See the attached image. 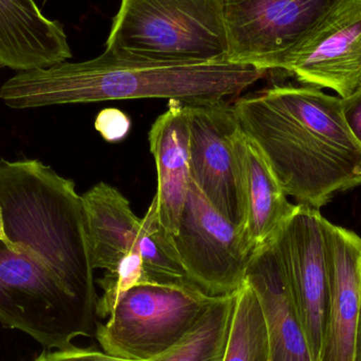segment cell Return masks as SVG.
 Returning a JSON list of instances; mask_svg holds the SVG:
<instances>
[{
  "label": "cell",
  "mask_w": 361,
  "mask_h": 361,
  "mask_svg": "<svg viewBox=\"0 0 361 361\" xmlns=\"http://www.w3.org/2000/svg\"><path fill=\"white\" fill-rule=\"evenodd\" d=\"M223 361H269L262 307L246 280L235 293L233 322Z\"/></svg>",
  "instance_id": "obj_19"
},
{
  "label": "cell",
  "mask_w": 361,
  "mask_h": 361,
  "mask_svg": "<svg viewBox=\"0 0 361 361\" xmlns=\"http://www.w3.org/2000/svg\"><path fill=\"white\" fill-rule=\"evenodd\" d=\"M237 146L243 173L244 235L255 252L275 235L297 205L288 201L267 159L242 128Z\"/></svg>",
  "instance_id": "obj_17"
},
{
  "label": "cell",
  "mask_w": 361,
  "mask_h": 361,
  "mask_svg": "<svg viewBox=\"0 0 361 361\" xmlns=\"http://www.w3.org/2000/svg\"><path fill=\"white\" fill-rule=\"evenodd\" d=\"M21 248V247H20ZM0 241V324L63 349L94 333L97 313L82 305L31 250Z\"/></svg>",
  "instance_id": "obj_5"
},
{
  "label": "cell",
  "mask_w": 361,
  "mask_h": 361,
  "mask_svg": "<svg viewBox=\"0 0 361 361\" xmlns=\"http://www.w3.org/2000/svg\"><path fill=\"white\" fill-rule=\"evenodd\" d=\"M235 293L216 297L178 345L152 361H223L233 322Z\"/></svg>",
  "instance_id": "obj_18"
},
{
  "label": "cell",
  "mask_w": 361,
  "mask_h": 361,
  "mask_svg": "<svg viewBox=\"0 0 361 361\" xmlns=\"http://www.w3.org/2000/svg\"><path fill=\"white\" fill-rule=\"evenodd\" d=\"M171 241L187 277L208 296L233 294L245 282L254 250L192 180Z\"/></svg>",
  "instance_id": "obj_8"
},
{
  "label": "cell",
  "mask_w": 361,
  "mask_h": 361,
  "mask_svg": "<svg viewBox=\"0 0 361 361\" xmlns=\"http://www.w3.org/2000/svg\"><path fill=\"white\" fill-rule=\"evenodd\" d=\"M33 361H130L122 360L94 348L72 345L63 349L46 350Z\"/></svg>",
  "instance_id": "obj_22"
},
{
  "label": "cell",
  "mask_w": 361,
  "mask_h": 361,
  "mask_svg": "<svg viewBox=\"0 0 361 361\" xmlns=\"http://www.w3.org/2000/svg\"><path fill=\"white\" fill-rule=\"evenodd\" d=\"M265 73L229 61H152L106 48L90 61L18 72L2 85L0 99L14 109L140 99L204 103L239 95Z\"/></svg>",
  "instance_id": "obj_2"
},
{
  "label": "cell",
  "mask_w": 361,
  "mask_h": 361,
  "mask_svg": "<svg viewBox=\"0 0 361 361\" xmlns=\"http://www.w3.org/2000/svg\"><path fill=\"white\" fill-rule=\"evenodd\" d=\"M97 283L103 290V295L97 299V316L108 317L114 303L125 292L139 284L148 283L140 244L135 245L116 267L106 271Z\"/></svg>",
  "instance_id": "obj_21"
},
{
  "label": "cell",
  "mask_w": 361,
  "mask_h": 361,
  "mask_svg": "<svg viewBox=\"0 0 361 361\" xmlns=\"http://www.w3.org/2000/svg\"><path fill=\"white\" fill-rule=\"evenodd\" d=\"M150 152L158 169L157 202L159 220L169 235L177 233L186 201L190 175V133L188 108L169 99V109L149 131Z\"/></svg>",
  "instance_id": "obj_15"
},
{
  "label": "cell",
  "mask_w": 361,
  "mask_h": 361,
  "mask_svg": "<svg viewBox=\"0 0 361 361\" xmlns=\"http://www.w3.org/2000/svg\"><path fill=\"white\" fill-rule=\"evenodd\" d=\"M245 280L262 307L269 361H313L288 276L273 239L255 250Z\"/></svg>",
  "instance_id": "obj_13"
},
{
  "label": "cell",
  "mask_w": 361,
  "mask_h": 361,
  "mask_svg": "<svg viewBox=\"0 0 361 361\" xmlns=\"http://www.w3.org/2000/svg\"><path fill=\"white\" fill-rule=\"evenodd\" d=\"M93 269L111 271L140 244L145 221L135 216L128 200L101 182L82 195Z\"/></svg>",
  "instance_id": "obj_16"
},
{
  "label": "cell",
  "mask_w": 361,
  "mask_h": 361,
  "mask_svg": "<svg viewBox=\"0 0 361 361\" xmlns=\"http://www.w3.org/2000/svg\"><path fill=\"white\" fill-rule=\"evenodd\" d=\"M343 101V112L345 123L352 135L361 145V88Z\"/></svg>",
  "instance_id": "obj_24"
},
{
  "label": "cell",
  "mask_w": 361,
  "mask_h": 361,
  "mask_svg": "<svg viewBox=\"0 0 361 361\" xmlns=\"http://www.w3.org/2000/svg\"><path fill=\"white\" fill-rule=\"evenodd\" d=\"M216 297L197 288L144 283L125 292L95 338L110 355L152 361L180 343Z\"/></svg>",
  "instance_id": "obj_6"
},
{
  "label": "cell",
  "mask_w": 361,
  "mask_h": 361,
  "mask_svg": "<svg viewBox=\"0 0 361 361\" xmlns=\"http://www.w3.org/2000/svg\"><path fill=\"white\" fill-rule=\"evenodd\" d=\"M233 106L243 133L298 204L319 209L361 185V145L341 97L309 85H276Z\"/></svg>",
  "instance_id": "obj_1"
},
{
  "label": "cell",
  "mask_w": 361,
  "mask_h": 361,
  "mask_svg": "<svg viewBox=\"0 0 361 361\" xmlns=\"http://www.w3.org/2000/svg\"><path fill=\"white\" fill-rule=\"evenodd\" d=\"M71 57L63 25L46 18L34 0H0V67L44 69Z\"/></svg>",
  "instance_id": "obj_14"
},
{
  "label": "cell",
  "mask_w": 361,
  "mask_h": 361,
  "mask_svg": "<svg viewBox=\"0 0 361 361\" xmlns=\"http://www.w3.org/2000/svg\"><path fill=\"white\" fill-rule=\"evenodd\" d=\"M360 277H361V264H360Z\"/></svg>",
  "instance_id": "obj_27"
},
{
  "label": "cell",
  "mask_w": 361,
  "mask_h": 361,
  "mask_svg": "<svg viewBox=\"0 0 361 361\" xmlns=\"http://www.w3.org/2000/svg\"><path fill=\"white\" fill-rule=\"evenodd\" d=\"M144 221L145 231L140 241V252L148 283L200 290L187 277L173 247L171 235L161 225L154 197Z\"/></svg>",
  "instance_id": "obj_20"
},
{
  "label": "cell",
  "mask_w": 361,
  "mask_h": 361,
  "mask_svg": "<svg viewBox=\"0 0 361 361\" xmlns=\"http://www.w3.org/2000/svg\"><path fill=\"white\" fill-rule=\"evenodd\" d=\"M343 0H223L227 61L282 70Z\"/></svg>",
  "instance_id": "obj_7"
},
{
  "label": "cell",
  "mask_w": 361,
  "mask_h": 361,
  "mask_svg": "<svg viewBox=\"0 0 361 361\" xmlns=\"http://www.w3.org/2000/svg\"><path fill=\"white\" fill-rule=\"evenodd\" d=\"M282 70L341 99L361 88V0H343L293 52Z\"/></svg>",
  "instance_id": "obj_11"
},
{
  "label": "cell",
  "mask_w": 361,
  "mask_h": 361,
  "mask_svg": "<svg viewBox=\"0 0 361 361\" xmlns=\"http://www.w3.org/2000/svg\"><path fill=\"white\" fill-rule=\"evenodd\" d=\"M106 48L152 61H227L223 0H122Z\"/></svg>",
  "instance_id": "obj_4"
},
{
  "label": "cell",
  "mask_w": 361,
  "mask_h": 361,
  "mask_svg": "<svg viewBox=\"0 0 361 361\" xmlns=\"http://www.w3.org/2000/svg\"><path fill=\"white\" fill-rule=\"evenodd\" d=\"M95 129L108 142L124 139L130 129V118L118 109L107 108L102 110L95 120Z\"/></svg>",
  "instance_id": "obj_23"
},
{
  "label": "cell",
  "mask_w": 361,
  "mask_h": 361,
  "mask_svg": "<svg viewBox=\"0 0 361 361\" xmlns=\"http://www.w3.org/2000/svg\"><path fill=\"white\" fill-rule=\"evenodd\" d=\"M324 216L297 204L271 239L283 263L313 361H319L329 310Z\"/></svg>",
  "instance_id": "obj_10"
},
{
  "label": "cell",
  "mask_w": 361,
  "mask_h": 361,
  "mask_svg": "<svg viewBox=\"0 0 361 361\" xmlns=\"http://www.w3.org/2000/svg\"><path fill=\"white\" fill-rule=\"evenodd\" d=\"M354 361H361V313L360 324H358L357 337H356L355 360Z\"/></svg>",
  "instance_id": "obj_26"
},
{
  "label": "cell",
  "mask_w": 361,
  "mask_h": 361,
  "mask_svg": "<svg viewBox=\"0 0 361 361\" xmlns=\"http://www.w3.org/2000/svg\"><path fill=\"white\" fill-rule=\"evenodd\" d=\"M185 104L189 114L191 180L214 209L244 235L243 173L237 146L241 126L233 106L224 99Z\"/></svg>",
  "instance_id": "obj_9"
},
{
  "label": "cell",
  "mask_w": 361,
  "mask_h": 361,
  "mask_svg": "<svg viewBox=\"0 0 361 361\" xmlns=\"http://www.w3.org/2000/svg\"><path fill=\"white\" fill-rule=\"evenodd\" d=\"M0 205L11 243L37 255L82 305L97 313L99 296L84 203L73 180L37 160L1 159Z\"/></svg>",
  "instance_id": "obj_3"
},
{
  "label": "cell",
  "mask_w": 361,
  "mask_h": 361,
  "mask_svg": "<svg viewBox=\"0 0 361 361\" xmlns=\"http://www.w3.org/2000/svg\"><path fill=\"white\" fill-rule=\"evenodd\" d=\"M329 310L319 361H354L361 313V238L324 220Z\"/></svg>",
  "instance_id": "obj_12"
},
{
  "label": "cell",
  "mask_w": 361,
  "mask_h": 361,
  "mask_svg": "<svg viewBox=\"0 0 361 361\" xmlns=\"http://www.w3.org/2000/svg\"><path fill=\"white\" fill-rule=\"evenodd\" d=\"M0 241L4 242V243L8 244V245L14 247L15 250H17L12 243H11L10 240L6 237V233H4V216H2V208L1 205H0Z\"/></svg>",
  "instance_id": "obj_25"
}]
</instances>
